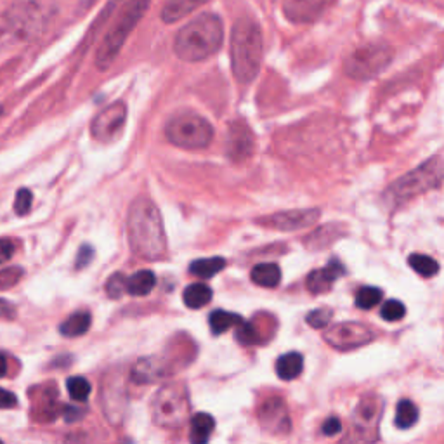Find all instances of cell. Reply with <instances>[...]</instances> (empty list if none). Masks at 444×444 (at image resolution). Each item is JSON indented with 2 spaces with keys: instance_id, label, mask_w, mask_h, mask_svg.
<instances>
[{
  "instance_id": "cell-1",
  "label": "cell",
  "mask_w": 444,
  "mask_h": 444,
  "mask_svg": "<svg viewBox=\"0 0 444 444\" xmlns=\"http://www.w3.org/2000/svg\"><path fill=\"white\" fill-rule=\"evenodd\" d=\"M129 245L144 261H162L166 255V235L160 210L146 196L132 202L127 216Z\"/></svg>"
},
{
  "instance_id": "cell-2",
  "label": "cell",
  "mask_w": 444,
  "mask_h": 444,
  "mask_svg": "<svg viewBox=\"0 0 444 444\" xmlns=\"http://www.w3.org/2000/svg\"><path fill=\"white\" fill-rule=\"evenodd\" d=\"M224 27L217 14L203 13L184 25L174 39V53L188 63H198L221 49Z\"/></svg>"
},
{
  "instance_id": "cell-3",
  "label": "cell",
  "mask_w": 444,
  "mask_h": 444,
  "mask_svg": "<svg viewBox=\"0 0 444 444\" xmlns=\"http://www.w3.org/2000/svg\"><path fill=\"white\" fill-rule=\"evenodd\" d=\"M264 54L261 27L249 18L235 23L231 33V66L240 84L254 82L259 75Z\"/></svg>"
},
{
  "instance_id": "cell-4",
  "label": "cell",
  "mask_w": 444,
  "mask_h": 444,
  "mask_svg": "<svg viewBox=\"0 0 444 444\" xmlns=\"http://www.w3.org/2000/svg\"><path fill=\"white\" fill-rule=\"evenodd\" d=\"M443 183V162L441 155L427 160L425 164L417 166L415 170L406 176L399 177L392 186L387 188L384 200L388 209H399L406 205L417 196L427 193V191L438 190Z\"/></svg>"
},
{
  "instance_id": "cell-5",
  "label": "cell",
  "mask_w": 444,
  "mask_h": 444,
  "mask_svg": "<svg viewBox=\"0 0 444 444\" xmlns=\"http://www.w3.org/2000/svg\"><path fill=\"white\" fill-rule=\"evenodd\" d=\"M150 4L151 0H129L125 4L117 23L106 33L101 46H99L98 54H96V66L101 72H105V70H108L113 65V61L120 54L122 47H124L125 40L134 32V28L138 27L139 21L143 20L144 14L150 9Z\"/></svg>"
},
{
  "instance_id": "cell-6",
  "label": "cell",
  "mask_w": 444,
  "mask_h": 444,
  "mask_svg": "<svg viewBox=\"0 0 444 444\" xmlns=\"http://www.w3.org/2000/svg\"><path fill=\"white\" fill-rule=\"evenodd\" d=\"M190 394L183 384L164 386L151 399V417L158 427L179 429L190 418Z\"/></svg>"
},
{
  "instance_id": "cell-7",
  "label": "cell",
  "mask_w": 444,
  "mask_h": 444,
  "mask_svg": "<svg viewBox=\"0 0 444 444\" xmlns=\"http://www.w3.org/2000/svg\"><path fill=\"white\" fill-rule=\"evenodd\" d=\"M166 139L183 150H203L214 139V127L207 118L193 111L177 113L166 122Z\"/></svg>"
},
{
  "instance_id": "cell-8",
  "label": "cell",
  "mask_w": 444,
  "mask_h": 444,
  "mask_svg": "<svg viewBox=\"0 0 444 444\" xmlns=\"http://www.w3.org/2000/svg\"><path fill=\"white\" fill-rule=\"evenodd\" d=\"M394 51L382 42H370L360 46L346 58L344 72L354 80H370L384 72L391 65Z\"/></svg>"
},
{
  "instance_id": "cell-9",
  "label": "cell",
  "mask_w": 444,
  "mask_h": 444,
  "mask_svg": "<svg viewBox=\"0 0 444 444\" xmlns=\"http://www.w3.org/2000/svg\"><path fill=\"white\" fill-rule=\"evenodd\" d=\"M42 7L32 0H23L11 6L0 18V33L7 39L23 42V40L33 39L42 30Z\"/></svg>"
},
{
  "instance_id": "cell-10",
  "label": "cell",
  "mask_w": 444,
  "mask_h": 444,
  "mask_svg": "<svg viewBox=\"0 0 444 444\" xmlns=\"http://www.w3.org/2000/svg\"><path fill=\"white\" fill-rule=\"evenodd\" d=\"M384 413V399L377 394L365 396L353 413L354 441H379V427Z\"/></svg>"
},
{
  "instance_id": "cell-11",
  "label": "cell",
  "mask_w": 444,
  "mask_h": 444,
  "mask_svg": "<svg viewBox=\"0 0 444 444\" xmlns=\"http://www.w3.org/2000/svg\"><path fill=\"white\" fill-rule=\"evenodd\" d=\"M325 342L337 351H354L363 346H368L375 340V332L363 323H347L333 325L330 330L325 333Z\"/></svg>"
},
{
  "instance_id": "cell-12",
  "label": "cell",
  "mask_w": 444,
  "mask_h": 444,
  "mask_svg": "<svg viewBox=\"0 0 444 444\" xmlns=\"http://www.w3.org/2000/svg\"><path fill=\"white\" fill-rule=\"evenodd\" d=\"M179 360L188 361L191 360L188 358H174L172 349L165 351V353L158 354V356H148L143 358L136 363V366L132 368V380L136 384H153L157 380L165 379L170 373L176 372L177 368H183Z\"/></svg>"
},
{
  "instance_id": "cell-13",
  "label": "cell",
  "mask_w": 444,
  "mask_h": 444,
  "mask_svg": "<svg viewBox=\"0 0 444 444\" xmlns=\"http://www.w3.org/2000/svg\"><path fill=\"white\" fill-rule=\"evenodd\" d=\"M259 424L268 434L285 438L292 432V418L287 405L280 398H269L259 406Z\"/></svg>"
},
{
  "instance_id": "cell-14",
  "label": "cell",
  "mask_w": 444,
  "mask_h": 444,
  "mask_svg": "<svg viewBox=\"0 0 444 444\" xmlns=\"http://www.w3.org/2000/svg\"><path fill=\"white\" fill-rule=\"evenodd\" d=\"M125 120H127V106H125V103H113L108 108L103 110L101 113L96 115V118L92 120V138L103 141V143H110V141L118 138L120 132L124 131Z\"/></svg>"
},
{
  "instance_id": "cell-15",
  "label": "cell",
  "mask_w": 444,
  "mask_h": 444,
  "mask_svg": "<svg viewBox=\"0 0 444 444\" xmlns=\"http://www.w3.org/2000/svg\"><path fill=\"white\" fill-rule=\"evenodd\" d=\"M321 217L320 209H304V210H287V212L271 214L257 219V224L278 231H299L307 226H313Z\"/></svg>"
},
{
  "instance_id": "cell-16",
  "label": "cell",
  "mask_w": 444,
  "mask_h": 444,
  "mask_svg": "<svg viewBox=\"0 0 444 444\" xmlns=\"http://www.w3.org/2000/svg\"><path fill=\"white\" fill-rule=\"evenodd\" d=\"M335 4V0H281V9L292 23H314Z\"/></svg>"
},
{
  "instance_id": "cell-17",
  "label": "cell",
  "mask_w": 444,
  "mask_h": 444,
  "mask_svg": "<svg viewBox=\"0 0 444 444\" xmlns=\"http://www.w3.org/2000/svg\"><path fill=\"white\" fill-rule=\"evenodd\" d=\"M255 148V139L254 132L250 131L249 125L245 122H233L231 127H229L228 134V157L233 162H245L247 158L254 153Z\"/></svg>"
},
{
  "instance_id": "cell-18",
  "label": "cell",
  "mask_w": 444,
  "mask_h": 444,
  "mask_svg": "<svg viewBox=\"0 0 444 444\" xmlns=\"http://www.w3.org/2000/svg\"><path fill=\"white\" fill-rule=\"evenodd\" d=\"M103 401H105L103 405H105L108 420L113 424H120L125 413V406H127V391H125L120 377H108V382L103 391Z\"/></svg>"
},
{
  "instance_id": "cell-19",
  "label": "cell",
  "mask_w": 444,
  "mask_h": 444,
  "mask_svg": "<svg viewBox=\"0 0 444 444\" xmlns=\"http://www.w3.org/2000/svg\"><path fill=\"white\" fill-rule=\"evenodd\" d=\"M344 273H346V269H344L342 262H340L339 259H332L327 264V268L316 269V271H313L307 276V290L314 295L327 294V292H330V288L335 285V281L339 280Z\"/></svg>"
},
{
  "instance_id": "cell-20",
  "label": "cell",
  "mask_w": 444,
  "mask_h": 444,
  "mask_svg": "<svg viewBox=\"0 0 444 444\" xmlns=\"http://www.w3.org/2000/svg\"><path fill=\"white\" fill-rule=\"evenodd\" d=\"M207 2L209 0H166L162 9V20L165 23H177Z\"/></svg>"
},
{
  "instance_id": "cell-21",
  "label": "cell",
  "mask_w": 444,
  "mask_h": 444,
  "mask_svg": "<svg viewBox=\"0 0 444 444\" xmlns=\"http://www.w3.org/2000/svg\"><path fill=\"white\" fill-rule=\"evenodd\" d=\"M344 235V229L339 224H327L321 226L320 229H316L314 233H311L309 236L304 240V245L309 250H321L330 247L335 240H339Z\"/></svg>"
},
{
  "instance_id": "cell-22",
  "label": "cell",
  "mask_w": 444,
  "mask_h": 444,
  "mask_svg": "<svg viewBox=\"0 0 444 444\" xmlns=\"http://www.w3.org/2000/svg\"><path fill=\"white\" fill-rule=\"evenodd\" d=\"M304 370V358L301 353H287L278 358L276 375L285 382L295 380Z\"/></svg>"
},
{
  "instance_id": "cell-23",
  "label": "cell",
  "mask_w": 444,
  "mask_h": 444,
  "mask_svg": "<svg viewBox=\"0 0 444 444\" xmlns=\"http://www.w3.org/2000/svg\"><path fill=\"white\" fill-rule=\"evenodd\" d=\"M250 278L259 287L276 288L281 281V269L275 262H262L252 269Z\"/></svg>"
},
{
  "instance_id": "cell-24",
  "label": "cell",
  "mask_w": 444,
  "mask_h": 444,
  "mask_svg": "<svg viewBox=\"0 0 444 444\" xmlns=\"http://www.w3.org/2000/svg\"><path fill=\"white\" fill-rule=\"evenodd\" d=\"M214 429H216V420L209 413H196L191 418V431H190V441L195 444H203L210 439Z\"/></svg>"
},
{
  "instance_id": "cell-25",
  "label": "cell",
  "mask_w": 444,
  "mask_h": 444,
  "mask_svg": "<svg viewBox=\"0 0 444 444\" xmlns=\"http://www.w3.org/2000/svg\"><path fill=\"white\" fill-rule=\"evenodd\" d=\"M155 283H157L155 273L150 269H141L131 278H127V294L134 295V297H144L153 290Z\"/></svg>"
},
{
  "instance_id": "cell-26",
  "label": "cell",
  "mask_w": 444,
  "mask_h": 444,
  "mask_svg": "<svg viewBox=\"0 0 444 444\" xmlns=\"http://www.w3.org/2000/svg\"><path fill=\"white\" fill-rule=\"evenodd\" d=\"M92 325V318L87 311H80V313L72 314L68 320H65L59 327V332L65 337H80L89 332Z\"/></svg>"
},
{
  "instance_id": "cell-27",
  "label": "cell",
  "mask_w": 444,
  "mask_h": 444,
  "mask_svg": "<svg viewBox=\"0 0 444 444\" xmlns=\"http://www.w3.org/2000/svg\"><path fill=\"white\" fill-rule=\"evenodd\" d=\"M183 301L190 309H202L212 301V290L205 283H193L184 290Z\"/></svg>"
},
{
  "instance_id": "cell-28",
  "label": "cell",
  "mask_w": 444,
  "mask_h": 444,
  "mask_svg": "<svg viewBox=\"0 0 444 444\" xmlns=\"http://www.w3.org/2000/svg\"><path fill=\"white\" fill-rule=\"evenodd\" d=\"M226 268V261L222 257H209V259H198V261L191 262L190 273L196 278L202 280H209V278L216 276Z\"/></svg>"
},
{
  "instance_id": "cell-29",
  "label": "cell",
  "mask_w": 444,
  "mask_h": 444,
  "mask_svg": "<svg viewBox=\"0 0 444 444\" xmlns=\"http://www.w3.org/2000/svg\"><path fill=\"white\" fill-rule=\"evenodd\" d=\"M243 318L238 316L235 313H228V311H212L209 316V325H210V330H212L214 335H221V333L228 332L229 328L236 327V325L242 321Z\"/></svg>"
},
{
  "instance_id": "cell-30",
  "label": "cell",
  "mask_w": 444,
  "mask_h": 444,
  "mask_svg": "<svg viewBox=\"0 0 444 444\" xmlns=\"http://www.w3.org/2000/svg\"><path fill=\"white\" fill-rule=\"evenodd\" d=\"M236 340H238L242 346H259V344L264 342V335H262V330L257 327V323L250 321V323H245V321H240L236 325Z\"/></svg>"
},
{
  "instance_id": "cell-31",
  "label": "cell",
  "mask_w": 444,
  "mask_h": 444,
  "mask_svg": "<svg viewBox=\"0 0 444 444\" xmlns=\"http://www.w3.org/2000/svg\"><path fill=\"white\" fill-rule=\"evenodd\" d=\"M417 420H418L417 406L413 405L410 399H401V401L398 403V408H396V427L406 431V429L413 427V425L417 424Z\"/></svg>"
},
{
  "instance_id": "cell-32",
  "label": "cell",
  "mask_w": 444,
  "mask_h": 444,
  "mask_svg": "<svg viewBox=\"0 0 444 444\" xmlns=\"http://www.w3.org/2000/svg\"><path fill=\"white\" fill-rule=\"evenodd\" d=\"M408 264H410V268L413 269V271L418 273V275L424 276V278H432L439 273L438 261L432 257H429V255H424V254L410 255Z\"/></svg>"
},
{
  "instance_id": "cell-33",
  "label": "cell",
  "mask_w": 444,
  "mask_h": 444,
  "mask_svg": "<svg viewBox=\"0 0 444 444\" xmlns=\"http://www.w3.org/2000/svg\"><path fill=\"white\" fill-rule=\"evenodd\" d=\"M382 290L375 287H363L358 290L356 294V306L360 307L363 311H370L373 309L375 306H379L382 302Z\"/></svg>"
},
{
  "instance_id": "cell-34",
  "label": "cell",
  "mask_w": 444,
  "mask_h": 444,
  "mask_svg": "<svg viewBox=\"0 0 444 444\" xmlns=\"http://www.w3.org/2000/svg\"><path fill=\"white\" fill-rule=\"evenodd\" d=\"M66 388H68L70 398H72L73 401H79V403L87 401L92 391L91 382H89L87 379H84V377H72V379H68V382H66Z\"/></svg>"
},
{
  "instance_id": "cell-35",
  "label": "cell",
  "mask_w": 444,
  "mask_h": 444,
  "mask_svg": "<svg viewBox=\"0 0 444 444\" xmlns=\"http://www.w3.org/2000/svg\"><path fill=\"white\" fill-rule=\"evenodd\" d=\"M127 292V276L122 273H115L106 281V294L110 299H120Z\"/></svg>"
},
{
  "instance_id": "cell-36",
  "label": "cell",
  "mask_w": 444,
  "mask_h": 444,
  "mask_svg": "<svg viewBox=\"0 0 444 444\" xmlns=\"http://www.w3.org/2000/svg\"><path fill=\"white\" fill-rule=\"evenodd\" d=\"M332 318H333L332 309L320 307V309L311 311V313L306 316V321L311 328H318V330H320V328H325L328 323H330Z\"/></svg>"
},
{
  "instance_id": "cell-37",
  "label": "cell",
  "mask_w": 444,
  "mask_h": 444,
  "mask_svg": "<svg viewBox=\"0 0 444 444\" xmlns=\"http://www.w3.org/2000/svg\"><path fill=\"white\" fill-rule=\"evenodd\" d=\"M405 314H406L405 304L396 301V299L387 301L386 304L382 306V309H380V316H382L386 321H399L401 318H405Z\"/></svg>"
},
{
  "instance_id": "cell-38",
  "label": "cell",
  "mask_w": 444,
  "mask_h": 444,
  "mask_svg": "<svg viewBox=\"0 0 444 444\" xmlns=\"http://www.w3.org/2000/svg\"><path fill=\"white\" fill-rule=\"evenodd\" d=\"M23 276V269L16 268V266H11L0 271V290H7V288L16 287L21 281Z\"/></svg>"
},
{
  "instance_id": "cell-39",
  "label": "cell",
  "mask_w": 444,
  "mask_h": 444,
  "mask_svg": "<svg viewBox=\"0 0 444 444\" xmlns=\"http://www.w3.org/2000/svg\"><path fill=\"white\" fill-rule=\"evenodd\" d=\"M33 196L30 190H20L14 200V210H16L18 216H27L30 212V207H32Z\"/></svg>"
},
{
  "instance_id": "cell-40",
  "label": "cell",
  "mask_w": 444,
  "mask_h": 444,
  "mask_svg": "<svg viewBox=\"0 0 444 444\" xmlns=\"http://www.w3.org/2000/svg\"><path fill=\"white\" fill-rule=\"evenodd\" d=\"M321 432H323L325 436H328V438L340 434V432H342V422H340L337 417L327 418L323 424V427H321Z\"/></svg>"
},
{
  "instance_id": "cell-41",
  "label": "cell",
  "mask_w": 444,
  "mask_h": 444,
  "mask_svg": "<svg viewBox=\"0 0 444 444\" xmlns=\"http://www.w3.org/2000/svg\"><path fill=\"white\" fill-rule=\"evenodd\" d=\"M92 257H94V249H92L91 245H84L82 249L79 250V255H77V261H75L77 269H82L85 268V266L91 264Z\"/></svg>"
},
{
  "instance_id": "cell-42",
  "label": "cell",
  "mask_w": 444,
  "mask_h": 444,
  "mask_svg": "<svg viewBox=\"0 0 444 444\" xmlns=\"http://www.w3.org/2000/svg\"><path fill=\"white\" fill-rule=\"evenodd\" d=\"M18 403V398L13 394V392L6 391V388L0 387V410L6 408H14Z\"/></svg>"
},
{
  "instance_id": "cell-43",
  "label": "cell",
  "mask_w": 444,
  "mask_h": 444,
  "mask_svg": "<svg viewBox=\"0 0 444 444\" xmlns=\"http://www.w3.org/2000/svg\"><path fill=\"white\" fill-rule=\"evenodd\" d=\"M16 318V307H14V304H11L9 301H4V299H0V320H14Z\"/></svg>"
},
{
  "instance_id": "cell-44",
  "label": "cell",
  "mask_w": 444,
  "mask_h": 444,
  "mask_svg": "<svg viewBox=\"0 0 444 444\" xmlns=\"http://www.w3.org/2000/svg\"><path fill=\"white\" fill-rule=\"evenodd\" d=\"M14 255V245L9 240H0V264H6Z\"/></svg>"
},
{
  "instance_id": "cell-45",
  "label": "cell",
  "mask_w": 444,
  "mask_h": 444,
  "mask_svg": "<svg viewBox=\"0 0 444 444\" xmlns=\"http://www.w3.org/2000/svg\"><path fill=\"white\" fill-rule=\"evenodd\" d=\"M84 410L77 408V406H63V415H65L66 422H77L84 417Z\"/></svg>"
},
{
  "instance_id": "cell-46",
  "label": "cell",
  "mask_w": 444,
  "mask_h": 444,
  "mask_svg": "<svg viewBox=\"0 0 444 444\" xmlns=\"http://www.w3.org/2000/svg\"><path fill=\"white\" fill-rule=\"evenodd\" d=\"M7 373V360L4 354H0V377H4Z\"/></svg>"
},
{
  "instance_id": "cell-47",
  "label": "cell",
  "mask_w": 444,
  "mask_h": 444,
  "mask_svg": "<svg viewBox=\"0 0 444 444\" xmlns=\"http://www.w3.org/2000/svg\"><path fill=\"white\" fill-rule=\"evenodd\" d=\"M96 0H87V6H91V4H94Z\"/></svg>"
},
{
  "instance_id": "cell-48",
  "label": "cell",
  "mask_w": 444,
  "mask_h": 444,
  "mask_svg": "<svg viewBox=\"0 0 444 444\" xmlns=\"http://www.w3.org/2000/svg\"><path fill=\"white\" fill-rule=\"evenodd\" d=\"M0 117H2V108H0Z\"/></svg>"
}]
</instances>
